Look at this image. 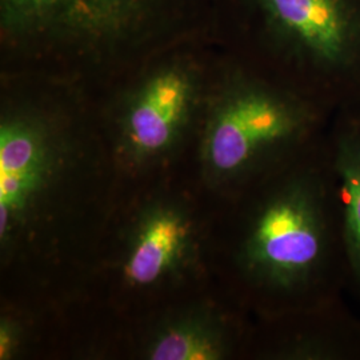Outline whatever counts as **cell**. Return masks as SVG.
Returning <instances> with one entry per match:
<instances>
[{
	"mask_svg": "<svg viewBox=\"0 0 360 360\" xmlns=\"http://www.w3.org/2000/svg\"><path fill=\"white\" fill-rule=\"evenodd\" d=\"M232 200V272L247 303L269 318L345 297L347 259L326 136Z\"/></svg>",
	"mask_w": 360,
	"mask_h": 360,
	"instance_id": "obj_1",
	"label": "cell"
},
{
	"mask_svg": "<svg viewBox=\"0 0 360 360\" xmlns=\"http://www.w3.org/2000/svg\"><path fill=\"white\" fill-rule=\"evenodd\" d=\"M214 0H0L1 74L103 90L154 53L211 38Z\"/></svg>",
	"mask_w": 360,
	"mask_h": 360,
	"instance_id": "obj_2",
	"label": "cell"
},
{
	"mask_svg": "<svg viewBox=\"0 0 360 360\" xmlns=\"http://www.w3.org/2000/svg\"><path fill=\"white\" fill-rule=\"evenodd\" d=\"M211 35L331 114L360 104V0H214Z\"/></svg>",
	"mask_w": 360,
	"mask_h": 360,
	"instance_id": "obj_3",
	"label": "cell"
},
{
	"mask_svg": "<svg viewBox=\"0 0 360 360\" xmlns=\"http://www.w3.org/2000/svg\"><path fill=\"white\" fill-rule=\"evenodd\" d=\"M99 124L83 86L40 75L1 74L0 242L6 252L51 223L74 178L79 150Z\"/></svg>",
	"mask_w": 360,
	"mask_h": 360,
	"instance_id": "obj_4",
	"label": "cell"
},
{
	"mask_svg": "<svg viewBox=\"0 0 360 360\" xmlns=\"http://www.w3.org/2000/svg\"><path fill=\"white\" fill-rule=\"evenodd\" d=\"M333 115L223 50L198 134L202 172L233 199L321 142Z\"/></svg>",
	"mask_w": 360,
	"mask_h": 360,
	"instance_id": "obj_5",
	"label": "cell"
},
{
	"mask_svg": "<svg viewBox=\"0 0 360 360\" xmlns=\"http://www.w3.org/2000/svg\"><path fill=\"white\" fill-rule=\"evenodd\" d=\"M221 58V47L210 37L186 40L92 94L123 167L155 168L198 138Z\"/></svg>",
	"mask_w": 360,
	"mask_h": 360,
	"instance_id": "obj_6",
	"label": "cell"
},
{
	"mask_svg": "<svg viewBox=\"0 0 360 360\" xmlns=\"http://www.w3.org/2000/svg\"><path fill=\"white\" fill-rule=\"evenodd\" d=\"M199 257L198 230L187 208L156 199L129 223L122 255V278L131 288L147 290L180 281Z\"/></svg>",
	"mask_w": 360,
	"mask_h": 360,
	"instance_id": "obj_7",
	"label": "cell"
},
{
	"mask_svg": "<svg viewBox=\"0 0 360 360\" xmlns=\"http://www.w3.org/2000/svg\"><path fill=\"white\" fill-rule=\"evenodd\" d=\"M262 358L276 360H360V318L345 297L321 306L269 316Z\"/></svg>",
	"mask_w": 360,
	"mask_h": 360,
	"instance_id": "obj_8",
	"label": "cell"
},
{
	"mask_svg": "<svg viewBox=\"0 0 360 360\" xmlns=\"http://www.w3.org/2000/svg\"><path fill=\"white\" fill-rule=\"evenodd\" d=\"M250 334L214 307H190L162 319L143 345V358L151 360L229 359L248 346Z\"/></svg>",
	"mask_w": 360,
	"mask_h": 360,
	"instance_id": "obj_9",
	"label": "cell"
},
{
	"mask_svg": "<svg viewBox=\"0 0 360 360\" xmlns=\"http://www.w3.org/2000/svg\"><path fill=\"white\" fill-rule=\"evenodd\" d=\"M326 144L342 217L347 294L360 303V104L335 112Z\"/></svg>",
	"mask_w": 360,
	"mask_h": 360,
	"instance_id": "obj_10",
	"label": "cell"
},
{
	"mask_svg": "<svg viewBox=\"0 0 360 360\" xmlns=\"http://www.w3.org/2000/svg\"><path fill=\"white\" fill-rule=\"evenodd\" d=\"M23 324L13 316L1 318L0 322V359L16 358L26 340Z\"/></svg>",
	"mask_w": 360,
	"mask_h": 360,
	"instance_id": "obj_11",
	"label": "cell"
}]
</instances>
